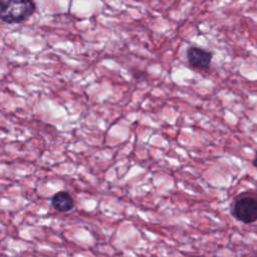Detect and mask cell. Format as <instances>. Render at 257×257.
<instances>
[{"label":"cell","instance_id":"obj_1","mask_svg":"<svg viewBox=\"0 0 257 257\" xmlns=\"http://www.w3.org/2000/svg\"><path fill=\"white\" fill-rule=\"evenodd\" d=\"M36 10L34 0H0V20L5 23H21Z\"/></svg>","mask_w":257,"mask_h":257},{"label":"cell","instance_id":"obj_3","mask_svg":"<svg viewBox=\"0 0 257 257\" xmlns=\"http://www.w3.org/2000/svg\"><path fill=\"white\" fill-rule=\"evenodd\" d=\"M213 52L199 46H189L186 50V59L188 65L196 70H208L210 68Z\"/></svg>","mask_w":257,"mask_h":257},{"label":"cell","instance_id":"obj_2","mask_svg":"<svg viewBox=\"0 0 257 257\" xmlns=\"http://www.w3.org/2000/svg\"><path fill=\"white\" fill-rule=\"evenodd\" d=\"M232 216L244 223L251 224L257 221V197L245 195L235 200L231 209Z\"/></svg>","mask_w":257,"mask_h":257},{"label":"cell","instance_id":"obj_4","mask_svg":"<svg viewBox=\"0 0 257 257\" xmlns=\"http://www.w3.org/2000/svg\"><path fill=\"white\" fill-rule=\"evenodd\" d=\"M51 204L53 208L58 212H68L74 208V199L66 191H60L55 193L51 198Z\"/></svg>","mask_w":257,"mask_h":257},{"label":"cell","instance_id":"obj_5","mask_svg":"<svg viewBox=\"0 0 257 257\" xmlns=\"http://www.w3.org/2000/svg\"><path fill=\"white\" fill-rule=\"evenodd\" d=\"M252 164H253V166L257 169V152H256L255 157H254V159H253V161H252Z\"/></svg>","mask_w":257,"mask_h":257}]
</instances>
